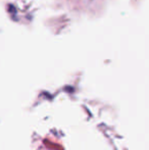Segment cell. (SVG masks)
Instances as JSON below:
<instances>
[]
</instances>
